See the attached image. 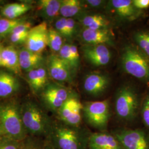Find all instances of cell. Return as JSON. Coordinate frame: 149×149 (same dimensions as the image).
<instances>
[{
  "label": "cell",
  "mask_w": 149,
  "mask_h": 149,
  "mask_svg": "<svg viewBox=\"0 0 149 149\" xmlns=\"http://www.w3.org/2000/svg\"><path fill=\"white\" fill-rule=\"evenodd\" d=\"M111 5L115 13L123 19H133L137 15V8L134 6L133 1L113 0Z\"/></svg>",
  "instance_id": "cell-21"
},
{
  "label": "cell",
  "mask_w": 149,
  "mask_h": 149,
  "mask_svg": "<svg viewBox=\"0 0 149 149\" xmlns=\"http://www.w3.org/2000/svg\"><path fill=\"white\" fill-rule=\"evenodd\" d=\"M27 72V81L35 92L43 90L48 85V72L44 67L40 66Z\"/></svg>",
  "instance_id": "cell-19"
},
{
  "label": "cell",
  "mask_w": 149,
  "mask_h": 149,
  "mask_svg": "<svg viewBox=\"0 0 149 149\" xmlns=\"http://www.w3.org/2000/svg\"><path fill=\"white\" fill-rule=\"evenodd\" d=\"M70 50L73 59L74 60L76 65L79 68L80 64V56L78 52V49L76 45L73 44H70Z\"/></svg>",
  "instance_id": "cell-36"
},
{
  "label": "cell",
  "mask_w": 149,
  "mask_h": 149,
  "mask_svg": "<svg viewBox=\"0 0 149 149\" xmlns=\"http://www.w3.org/2000/svg\"><path fill=\"white\" fill-rule=\"evenodd\" d=\"M47 69L50 76L56 81L68 82L72 80V70L59 55L53 54L48 58Z\"/></svg>",
  "instance_id": "cell-11"
},
{
  "label": "cell",
  "mask_w": 149,
  "mask_h": 149,
  "mask_svg": "<svg viewBox=\"0 0 149 149\" xmlns=\"http://www.w3.org/2000/svg\"><path fill=\"white\" fill-rule=\"evenodd\" d=\"M81 37L87 45H112L113 43L111 32L106 29H90L85 28Z\"/></svg>",
  "instance_id": "cell-15"
},
{
  "label": "cell",
  "mask_w": 149,
  "mask_h": 149,
  "mask_svg": "<svg viewBox=\"0 0 149 149\" xmlns=\"http://www.w3.org/2000/svg\"><path fill=\"white\" fill-rule=\"evenodd\" d=\"M29 32L11 34H10V41L14 44H21L23 43H26L27 40L28 35Z\"/></svg>",
  "instance_id": "cell-32"
},
{
  "label": "cell",
  "mask_w": 149,
  "mask_h": 149,
  "mask_svg": "<svg viewBox=\"0 0 149 149\" xmlns=\"http://www.w3.org/2000/svg\"><path fill=\"white\" fill-rule=\"evenodd\" d=\"M134 39L140 50L149 58V32L140 31L134 36Z\"/></svg>",
  "instance_id": "cell-27"
},
{
  "label": "cell",
  "mask_w": 149,
  "mask_h": 149,
  "mask_svg": "<svg viewBox=\"0 0 149 149\" xmlns=\"http://www.w3.org/2000/svg\"><path fill=\"white\" fill-rule=\"evenodd\" d=\"M63 45V37L55 29H49L48 47L54 52L59 53Z\"/></svg>",
  "instance_id": "cell-26"
},
{
  "label": "cell",
  "mask_w": 149,
  "mask_h": 149,
  "mask_svg": "<svg viewBox=\"0 0 149 149\" xmlns=\"http://www.w3.org/2000/svg\"><path fill=\"white\" fill-rule=\"evenodd\" d=\"M24 21H25V20L22 18L14 19L6 18L0 19V37H3L11 34L16 26Z\"/></svg>",
  "instance_id": "cell-25"
},
{
  "label": "cell",
  "mask_w": 149,
  "mask_h": 149,
  "mask_svg": "<svg viewBox=\"0 0 149 149\" xmlns=\"http://www.w3.org/2000/svg\"><path fill=\"white\" fill-rule=\"evenodd\" d=\"M0 125L3 137L17 141L26 138L27 131L22 122L21 108L15 103L0 106Z\"/></svg>",
  "instance_id": "cell-1"
},
{
  "label": "cell",
  "mask_w": 149,
  "mask_h": 149,
  "mask_svg": "<svg viewBox=\"0 0 149 149\" xmlns=\"http://www.w3.org/2000/svg\"><path fill=\"white\" fill-rule=\"evenodd\" d=\"M20 88V83L15 76L0 71V98H5L16 93Z\"/></svg>",
  "instance_id": "cell-18"
},
{
  "label": "cell",
  "mask_w": 149,
  "mask_h": 149,
  "mask_svg": "<svg viewBox=\"0 0 149 149\" xmlns=\"http://www.w3.org/2000/svg\"><path fill=\"white\" fill-rule=\"evenodd\" d=\"M141 116L144 124L149 129V96L144 99L141 108Z\"/></svg>",
  "instance_id": "cell-30"
},
{
  "label": "cell",
  "mask_w": 149,
  "mask_h": 149,
  "mask_svg": "<svg viewBox=\"0 0 149 149\" xmlns=\"http://www.w3.org/2000/svg\"><path fill=\"white\" fill-rule=\"evenodd\" d=\"M109 84V77L106 74L92 73L86 77L84 82V88L88 94L98 96L106 90Z\"/></svg>",
  "instance_id": "cell-14"
},
{
  "label": "cell",
  "mask_w": 149,
  "mask_h": 149,
  "mask_svg": "<svg viewBox=\"0 0 149 149\" xmlns=\"http://www.w3.org/2000/svg\"><path fill=\"white\" fill-rule=\"evenodd\" d=\"M87 147L89 149H123L121 144L113 134L104 132L90 134Z\"/></svg>",
  "instance_id": "cell-13"
},
{
  "label": "cell",
  "mask_w": 149,
  "mask_h": 149,
  "mask_svg": "<svg viewBox=\"0 0 149 149\" xmlns=\"http://www.w3.org/2000/svg\"><path fill=\"white\" fill-rule=\"evenodd\" d=\"M82 25L90 29H106L110 25V22L101 15H89L81 19Z\"/></svg>",
  "instance_id": "cell-23"
},
{
  "label": "cell",
  "mask_w": 149,
  "mask_h": 149,
  "mask_svg": "<svg viewBox=\"0 0 149 149\" xmlns=\"http://www.w3.org/2000/svg\"><path fill=\"white\" fill-rule=\"evenodd\" d=\"M21 114L27 132L36 135L50 134L52 127L43 111L35 103H25L21 108Z\"/></svg>",
  "instance_id": "cell-2"
},
{
  "label": "cell",
  "mask_w": 149,
  "mask_h": 149,
  "mask_svg": "<svg viewBox=\"0 0 149 149\" xmlns=\"http://www.w3.org/2000/svg\"><path fill=\"white\" fill-rule=\"evenodd\" d=\"M61 1L40 0L37 2V11L39 16L48 21L53 20L60 15Z\"/></svg>",
  "instance_id": "cell-20"
},
{
  "label": "cell",
  "mask_w": 149,
  "mask_h": 149,
  "mask_svg": "<svg viewBox=\"0 0 149 149\" xmlns=\"http://www.w3.org/2000/svg\"><path fill=\"white\" fill-rule=\"evenodd\" d=\"M18 53L21 70L28 72L41 66L43 61L41 54L32 52L27 48H22L18 52Z\"/></svg>",
  "instance_id": "cell-17"
},
{
  "label": "cell",
  "mask_w": 149,
  "mask_h": 149,
  "mask_svg": "<svg viewBox=\"0 0 149 149\" xmlns=\"http://www.w3.org/2000/svg\"><path fill=\"white\" fill-rule=\"evenodd\" d=\"M2 48H3V47L0 44V63H1V52H2Z\"/></svg>",
  "instance_id": "cell-41"
},
{
  "label": "cell",
  "mask_w": 149,
  "mask_h": 149,
  "mask_svg": "<svg viewBox=\"0 0 149 149\" xmlns=\"http://www.w3.org/2000/svg\"><path fill=\"white\" fill-rule=\"evenodd\" d=\"M32 6L26 3H13L4 6L1 10L2 16L8 19H17L26 13Z\"/></svg>",
  "instance_id": "cell-22"
},
{
  "label": "cell",
  "mask_w": 149,
  "mask_h": 149,
  "mask_svg": "<svg viewBox=\"0 0 149 149\" xmlns=\"http://www.w3.org/2000/svg\"><path fill=\"white\" fill-rule=\"evenodd\" d=\"M48 31L46 21L32 27L29 31L26 42L27 49L34 53L41 54L48 46Z\"/></svg>",
  "instance_id": "cell-10"
},
{
  "label": "cell",
  "mask_w": 149,
  "mask_h": 149,
  "mask_svg": "<svg viewBox=\"0 0 149 149\" xmlns=\"http://www.w3.org/2000/svg\"><path fill=\"white\" fill-rule=\"evenodd\" d=\"M50 135L59 149H86L88 135L83 133L78 128L68 125L52 128Z\"/></svg>",
  "instance_id": "cell-4"
},
{
  "label": "cell",
  "mask_w": 149,
  "mask_h": 149,
  "mask_svg": "<svg viewBox=\"0 0 149 149\" xmlns=\"http://www.w3.org/2000/svg\"><path fill=\"white\" fill-rule=\"evenodd\" d=\"M20 142L3 137L0 141V149H19Z\"/></svg>",
  "instance_id": "cell-31"
},
{
  "label": "cell",
  "mask_w": 149,
  "mask_h": 149,
  "mask_svg": "<svg viewBox=\"0 0 149 149\" xmlns=\"http://www.w3.org/2000/svg\"><path fill=\"white\" fill-rule=\"evenodd\" d=\"M82 7V2L79 0L61 1L60 15L66 18H72L80 13Z\"/></svg>",
  "instance_id": "cell-24"
},
{
  "label": "cell",
  "mask_w": 149,
  "mask_h": 149,
  "mask_svg": "<svg viewBox=\"0 0 149 149\" xmlns=\"http://www.w3.org/2000/svg\"><path fill=\"white\" fill-rule=\"evenodd\" d=\"M32 27V23L29 22H23L13 29L10 34L29 32Z\"/></svg>",
  "instance_id": "cell-33"
},
{
  "label": "cell",
  "mask_w": 149,
  "mask_h": 149,
  "mask_svg": "<svg viewBox=\"0 0 149 149\" xmlns=\"http://www.w3.org/2000/svg\"><path fill=\"white\" fill-rule=\"evenodd\" d=\"M139 108V100L135 92L129 86H124L118 91L115 100V111L118 117L124 121L135 118Z\"/></svg>",
  "instance_id": "cell-5"
},
{
  "label": "cell",
  "mask_w": 149,
  "mask_h": 149,
  "mask_svg": "<svg viewBox=\"0 0 149 149\" xmlns=\"http://www.w3.org/2000/svg\"><path fill=\"white\" fill-rule=\"evenodd\" d=\"M3 138V133L2 132V129H1V125H0V141H1V140Z\"/></svg>",
  "instance_id": "cell-40"
},
{
  "label": "cell",
  "mask_w": 149,
  "mask_h": 149,
  "mask_svg": "<svg viewBox=\"0 0 149 149\" xmlns=\"http://www.w3.org/2000/svg\"><path fill=\"white\" fill-rule=\"evenodd\" d=\"M83 114L91 126L102 131L105 130L110 118L108 100L86 103L83 107Z\"/></svg>",
  "instance_id": "cell-6"
},
{
  "label": "cell",
  "mask_w": 149,
  "mask_h": 149,
  "mask_svg": "<svg viewBox=\"0 0 149 149\" xmlns=\"http://www.w3.org/2000/svg\"><path fill=\"white\" fill-rule=\"evenodd\" d=\"M121 61L123 69L128 74L149 80V58L140 49L127 46L123 51Z\"/></svg>",
  "instance_id": "cell-3"
},
{
  "label": "cell",
  "mask_w": 149,
  "mask_h": 149,
  "mask_svg": "<svg viewBox=\"0 0 149 149\" xmlns=\"http://www.w3.org/2000/svg\"><path fill=\"white\" fill-rule=\"evenodd\" d=\"M82 52L86 59L96 66L107 65L112 57L111 51L106 45H87Z\"/></svg>",
  "instance_id": "cell-12"
},
{
  "label": "cell",
  "mask_w": 149,
  "mask_h": 149,
  "mask_svg": "<svg viewBox=\"0 0 149 149\" xmlns=\"http://www.w3.org/2000/svg\"><path fill=\"white\" fill-rule=\"evenodd\" d=\"M67 18L61 17L55 23V29L63 37L67 38Z\"/></svg>",
  "instance_id": "cell-29"
},
{
  "label": "cell",
  "mask_w": 149,
  "mask_h": 149,
  "mask_svg": "<svg viewBox=\"0 0 149 149\" xmlns=\"http://www.w3.org/2000/svg\"><path fill=\"white\" fill-rule=\"evenodd\" d=\"M19 149H40L37 144L31 139H24L20 142Z\"/></svg>",
  "instance_id": "cell-35"
},
{
  "label": "cell",
  "mask_w": 149,
  "mask_h": 149,
  "mask_svg": "<svg viewBox=\"0 0 149 149\" xmlns=\"http://www.w3.org/2000/svg\"><path fill=\"white\" fill-rule=\"evenodd\" d=\"M67 38L72 37L76 31V22L73 18H67Z\"/></svg>",
  "instance_id": "cell-34"
},
{
  "label": "cell",
  "mask_w": 149,
  "mask_h": 149,
  "mask_svg": "<svg viewBox=\"0 0 149 149\" xmlns=\"http://www.w3.org/2000/svg\"><path fill=\"white\" fill-rule=\"evenodd\" d=\"M0 66L6 68L16 74H19L21 72L19 53L16 48L13 46L3 47Z\"/></svg>",
  "instance_id": "cell-16"
},
{
  "label": "cell",
  "mask_w": 149,
  "mask_h": 149,
  "mask_svg": "<svg viewBox=\"0 0 149 149\" xmlns=\"http://www.w3.org/2000/svg\"><path fill=\"white\" fill-rule=\"evenodd\" d=\"M42 149H55L54 148L53 146L50 143L49 144H47Z\"/></svg>",
  "instance_id": "cell-39"
},
{
  "label": "cell",
  "mask_w": 149,
  "mask_h": 149,
  "mask_svg": "<svg viewBox=\"0 0 149 149\" xmlns=\"http://www.w3.org/2000/svg\"><path fill=\"white\" fill-rule=\"evenodd\" d=\"M71 95L68 89L61 86L48 84L42 91L41 97L49 109L58 112Z\"/></svg>",
  "instance_id": "cell-9"
},
{
  "label": "cell",
  "mask_w": 149,
  "mask_h": 149,
  "mask_svg": "<svg viewBox=\"0 0 149 149\" xmlns=\"http://www.w3.org/2000/svg\"><path fill=\"white\" fill-rule=\"evenodd\" d=\"M84 105L74 95H71L58 111L59 118L66 125L79 128L82 122Z\"/></svg>",
  "instance_id": "cell-8"
},
{
  "label": "cell",
  "mask_w": 149,
  "mask_h": 149,
  "mask_svg": "<svg viewBox=\"0 0 149 149\" xmlns=\"http://www.w3.org/2000/svg\"><path fill=\"white\" fill-rule=\"evenodd\" d=\"M59 56L61 59H63L64 61H65L69 65L73 71H75L78 69L77 66L74 63V60L71 54L70 50V44H64V45L59 52Z\"/></svg>",
  "instance_id": "cell-28"
},
{
  "label": "cell",
  "mask_w": 149,
  "mask_h": 149,
  "mask_svg": "<svg viewBox=\"0 0 149 149\" xmlns=\"http://www.w3.org/2000/svg\"><path fill=\"white\" fill-rule=\"evenodd\" d=\"M112 134L123 149H149V134L140 129H118Z\"/></svg>",
  "instance_id": "cell-7"
},
{
  "label": "cell",
  "mask_w": 149,
  "mask_h": 149,
  "mask_svg": "<svg viewBox=\"0 0 149 149\" xmlns=\"http://www.w3.org/2000/svg\"><path fill=\"white\" fill-rule=\"evenodd\" d=\"M86 3L91 7H98L103 3L104 1L100 0H88L86 1Z\"/></svg>",
  "instance_id": "cell-38"
},
{
  "label": "cell",
  "mask_w": 149,
  "mask_h": 149,
  "mask_svg": "<svg viewBox=\"0 0 149 149\" xmlns=\"http://www.w3.org/2000/svg\"><path fill=\"white\" fill-rule=\"evenodd\" d=\"M133 5L137 9H145L149 6V0H134Z\"/></svg>",
  "instance_id": "cell-37"
}]
</instances>
